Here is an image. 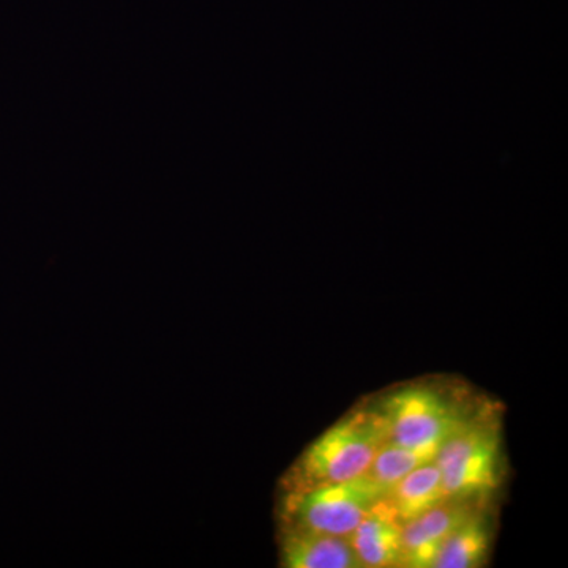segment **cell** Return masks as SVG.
I'll return each mask as SVG.
<instances>
[{"label":"cell","mask_w":568,"mask_h":568,"mask_svg":"<svg viewBox=\"0 0 568 568\" xmlns=\"http://www.w3.org/2000/svg\"><path fill=\"white\" fill-rule=\"evenodd\" d=\"M379 407H358L313 440L284 480L286 493L343 484L368 474L388 443Z\"/></svg>","instance_id":"cell-1"},{"label":"cell","mask_w":568,"mask_h":568,"mask_svg":"<svg viewBox=\"0 0 568 568\" xmlns=\"http://www.w3.org/2000/svg\"><path fill=\"white\" fill-rule=\"evenodd\" d=\"M436 463L444 491L452 499L485 503L499 488L503 436L488 407L440 444Z\"/></svg>","instance_id":"cell-2"},{"label":"cell","mask_w":568,"mask_h":568,"mask_svg":"<svg viewBox=\"0 0 568 568\" xmlns=\"http://www.w3.org/2000/svg\"><path fill=\"white\" fill-rule=\"evenodd\" d=\"M377 407L386 420L388 439L399 446L444 443L485 409L432 384L396 388Z\"/></svg>","instance_id":"cell-3"},{"label":"cell","mask_w":568,"mask_h":568,"mask_svg":"<svg viewBox=\"0 0 568 568\" xmlns=\"http://www.w3.org/2000/svg\"><path fill=\"white\" fill-rule=\"evenodd\" d=\"M386 495L387 489L369 474L343 484L286 493L283 497V528L349 537Z\"/></svg>","instance_id":"cell-4"},{"label":"cell","mask_w":568,"mask_h":568,"mask_svg":"<svg viewBox=\"0 0 568 568\" xmlns=\"http://www.w3.org/2000/svg\"><path fill=\"white\" fill-rule=\"evenodd\" d=\"M484 503L452 499L403 523L402 564L406 568H435L437 555L448 534Z\"/></svg>","instance_id":"cell-5"},{"label":"cell","mask_w":568,"mask_h":568,"mask_svg":"<svg viewBox=\"0 0 568 568\" xmlns=\"http://www.w3.org/2000/svg\"><path fill=\"white\" fill-rule=\"evenodd\" d=\"M402 534L403 523L384 497L347 538L362 567L387 568L402 564Z\"/></svg>","instance_id":"cell-6"},{"label":"cell","mask_w":568,"mask_h":568,"mask_svg":"<svg viewBox=\"0 0 568 568\" xmlns=\"http://www.w3.org/2000/svg\"><path fill=\"white\" fill-rule=\"evenodd\" d=\"M282 562L287 568H362L349 538L283 528Z\"/></svg>","instance_id":"cell-7"},{"label":"cell","mask_w":568,"mask_h":568,"mask_svg":"<svg viewBox=\"0 0 568 568\" xmlns=\"http://www.w3.org/2000/svg\"><path fill=\"white\" fill-rule=\"evenodd\" d=\"M491 521L484 504L448 534L437 555L435 568H476L487 560Z\"/></svg>","instance_id":"cell-8"},{"label":"cell","mask_w":568,"mask_h":568,"mask_svg":"<svg viewBox=\"0 0 568 568\" xmlns=\"http://www.w3.org/2000/svg\"><path fill=\"white\" fill-rule=\"evenodd\" d=\"M436 459L417 467L387 489L386 500L399 521L418 517L446 499Z\"/></svg>","instance_id":"cell-9"},{"label":"cell","mask_w":568,"mask_h":568,"mask_svg":"<svg viewBox=\"0 0 568 568\" xmlns=\"http://www.w3.org/2000/svg\"><path fill=\"white\" fill-rule=\"evenodd\" d=\"M440 444L443 443L425 444V446H399V444L388 440L376 455L368 474L375 478L377 484L388 489L395 481L413 473L417 467L435 462Z\"/></svg>","instance_id":"cell-10"}]
</instances>
